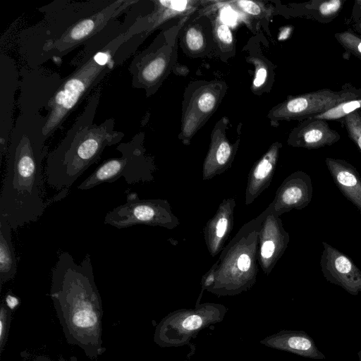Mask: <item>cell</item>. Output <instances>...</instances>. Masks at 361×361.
Instances as JSON below:
<instances>
[{"label": "cell", "mask_w": 361, "mask_h": 361, "mask_svg": "<svg viewBox=\"0 0 361 361\" xmlns=\"http://www.w3.org/2000/svg\"><path fill=\"white\" fill-rule=\"evenodd\" d=\"M12 228L8 221L0 216V287L13 279L17 273V261L12 242Z\"/></svg>", "instance_id": "18"}, {"label": "cell", "mask_w": 361, "mask_h": 361, "mask_svg": "<svg viewBox=\"0 0 361 361\" xmlns=\"http://www.w3.org/2000/svg\"><path fill=\"white\" fill-rule=\"evenodd\" d=\"M190 16L164 31L159 46L142 57L138 64L137 83L147 91H156L176 64L179 32Z\"/></svg>", "instance_id": "9"}, {"label": "cell", "mask_w": 361, "mask_h": 361, "mask_svg": "<svg viewBox=\"0 0 361 361\" xmlns=\"http://www.w3.org/2000/svg\"><path fill=\"white\" fill-rule=\"evenodd\" d=\"M122 136L120 133H109L104 126L78 133L49 154L45 171L47 183L57 190H68L99 159L106 147L116 144Z\"/></svg>", "instance_id": "3"}, {"label": "cell", "mask_w": 361, "mask_h": 361, "mask_svg": "<svg viewBox=\"0 0 361 361\" xmlns=\"http://www.w3.org/2000/svg\"><path fill=\"white\" fill-rule=\"evenodd\" d=\"M228 221L225 216L220 217L216 225V235L218 238H222L226 233Z\"/></svg>", "instance_id": "30"}, {"label": "cell", "mask_w": 361, "mask_h": 361, "mask_svg": "<svg viewBox=\"0 0 361 361\" xmlns=\"http://www.w3.org/2000/svg\"><path fill=\"white\" fill-rule=\"evenodd\" d=\"M357 27H358V29H360V30H361V20H360V23H358L357 24Z\"/></svg>", "instance_id": "34"}, {"label": "cell", "mask_w": 361, "mask_h": 361, "mask_svg": "<svg viewBox=\"0 0 361 361\" xmlns=\"http://www.w3.org/2000/svg\"><path fill=\"white\" fill-rule=\"evenodd\" d=\"M281 147V143L274 142L257 162L252 173L251 183L252 185L258 188L268 180L273 173Z\"/></svg>", "instance_id": "21"}, {"label": "cell", "mask_w": 361, "mask_h": 361, "mask_svg": "<svg viewBox=\"0 0 361 361\" xmlns=\"http://www.w3.org/2000/svg\"><path fill=\"white\" fill-rule=\"evenodd\" d=\"M283 250L285 248L278 247L274 240H265L261 247V256L264 259H269L273 257L276 249Z\"/></svg>", "instance_id": "29"}, {"label": "cell", "mask_w": 361, "mask_h": 361, "mask_svg": "<svg viewBox=\"0 0 361 361\" xmlns=\"http://www.w3.org/2000/svg\"><path fill=\"white\" fill-rule=\"evenodd\" d=\"M313 188L310 176L298 171L284 182L278 196V209L288 212L292 209H301L311 202Z\"/></svg>", "instance_id": "15"}, {"label": "cell", "mask_w": 361, "mask_h": 361, "mask_svg": "<svg viewBox=\"0 0 361 361\" xmlns=\"http://www.w3.org/2000/svg\"><path fill=\"white\" fill-rule=\"evenodd\" d=\"M163 202L154 200H140L137 194L127 192L126 203L106 213L104 224L118 229L135 225H163L166 209Z\"/></svg>", "instance_id": "10"}, {"label": "cell", "mask_w": 361, "mask_h": 361, "mask_svg": "<svg viewBox=\"0 0 361 361\" xmlns=\"http://www.w3.org/2000/svg\"><path fill=\"white\" fill-rule=\"evenodd\" d=\"M357 355H358V357H359L360 361H361V350H360V351L358 352Z\"/></svg>", "instance_id": "35"}, {"label": "cell", "mask_w": 361, "mask_h": 361, "mask_svg": "<svg viewBox=\"0 0 361 361\" xmlns=\"http://www.w3.org/2000/svg\"><path fill=\"white\" fill-rule=\"evenodd\" d=\"M260 343L276 350L314 360L325 359L314 341L304 331L281 330L265 337Z\"/></svg>", "instance_id": "14"}, {"label": "cell", "mask_w": 361, "mask_h": 361, "mask_svg": "<svg viewBox=\"0 0 361 361\" xmlns=\"http://www.w3.org/2000/svg\"><path fill=\"white\" fill-rule=\"evenodd\" d=\"M341 122L344 124L348 137L361 152V111L357 110L350 114Z\"/></svg>", "instance_id": "24"}, {"label": "cell", "mask_w": 361, "mask_h": 361, "mask_svg": "<svg viewBox=\"0 0 361 361\" xmlns=\"http://www.w3.org/2000/svg\"><path fill=\"white\" fill-rule=\"evenodd\" d=\"M320 267L325 279L357 295L361 292V271L345 254L322 242Z\"/></svg>", "instance_id": "11"}, {"label": "cell", "mask_w": 361, "mask_h": 361, "mask_svg": "<svg viewBox=\"0 0 361 361\" xmlns=\"http://www.w3.org/2000/svg\"><path fill=\"white\" fill-rule=\"evenodd\" d=\"M228 86L221 80H196L188 84L182 102L179 139L188 145L192 137L217 110Z\"/></svg>", "instance_id": "7"}, {"label": "cell", "mask_w": 361, "mask_h": 361, "mask_svg": "<svg viewBox=\"0 0 361 361\" xmlns=\"http://www.w3.org/2000/svg\"><path fill=\"white\" fill-rule=\"evenodd\" d=\"M107 12H102L95 17H90L82 20L70 29L63 41L68 43L78 42L92 33L102 23L108 20Z\"/></svg>", "instance_id": "22"}, {"label": "cell", "mask_w": 361, "mask_h": 361, "mask_svg": "<svg viewBox=\"0 0 361 361\" xmlns=\"http://www.w3.org/2000/svg\"><path fill=\"white\" fill-rule=\"evenodd\" d=\"M361 111V99H351L342 102L328 111L310 118L324 121H342L346 116L357 111Z\"/></svg>", "instance_id": "23"}, {"label": "cell", "mask_w": 361, "mask_h": 361, "mask_svg": "<svg viewBox=\"0 0 361 361\" xmlns=\"http://www.w3.org/2000/svg\"><path fill=\"white\" fill-rule=\"evenodd\" d=\"M356 99H361V87L346 83L338 91L326 88L289 96L272 107L268 112L267 118L271 126L277 127L281 121H302L324 113L342 102Z\"/></svg>", "instance_id": "6"}, {"label": "cell", "mask_w": 361, "mask_h": 361, "mask_svg": "<svg viewBox=\"0 0 361 361\" xmlns=\"http://www.w3.org/2000/svg\"><path fill=\"white\" fill-rule=\"evenodd\" d=\"M335 37L347 52L361 59V37L350 30L337 32Z\"/></svg>", "instance_id": "25"}, {"label": "cell", "mask_w": 361, "mask_h": 361, "mask_svg": "<svg viewBox=\"0 0 361 361\" xmlns=\"http://www.w3.org/2000/svg\"><path fill=\"white\" fill-rule=\"evenodd\" d=\"M246 60L253 63L255 68L251 89L253 92L257 94V91L260 90L268 80V63L264 62L262 58L257 56L248 57Z\"/></svg>", "instance_id": "26"}, {"label": "cell", "mask_w": 361, "mask_h": 361, "mask_svg": "<svg viewBox=\"0 0 361 361\" xmlns=\"http://www.w3.org/2000/svg\"><path fill=\"white\" fill-rule=\"evenodd\" d=\"M42 147L24 136L11 146L0 195V216L13 231L37 221L47 207Z\"/></svg>", "instance_id": "2"}, {"label": "cell", "mask_w": 361, "mask_h": 361, "mask_svg": "<svg viewBox=\"0 0 361 361\" xmlns=\"http://www.w3.org/2000/svg\"><path fill=\"white\" fill-rule=\"evenodd\" d=\"M230 6L240 12L244 20L250 27L252 23H261L262 20H268L274 12V9L268 8L261 1L238 0L226 2Z\"/></svg>", "instance_id": "20"}, {"label": "cell", "mask_w": 361, "mask_h": 361, "mask_svg": "<svg viewBox=\"0 0 361 361\" xmlns=\"http://www.w3.org/2000/svg\"><path fill=\"white\" fill-rule=\"evenodd\" d=\"M207 13L212 21L215 51H219L217 54L222 60L224 57L233 56L235 50V43L229 26L224 22L219 10L217 13Z\"/></svg>", "instance_id": "19"}, {"label": "cell", "mask_w": 361, "mask_h": 361, "mask_svg": "<svg viewBox=\"0 0 361 361\" xmlns=\"http://www.w3.org/2000/svg\"><path fill=\"white\" fill-rule=\"evenodd\" d=\"M233 127L227 116L216 122L211 133V142L207 163L222 166L233 157L240 142V138L231 142L229 134Z\"/></svg>", "instance_id": "17"}, {"label": "cell", "mask_w": 361, "mask_h": 361, "mask_svg": "<svg viewBox=\"0 0 361 361\" xmlns=\"http://www.w3.org/2000/svg\"><path fill=\"white\" fill-rule=\"evenodd\" d=\"M340 134L326 121L309 118L302 121L289 133L287 143L295 147L315 149L339 141Z\"/></svg>", "instance_id": "13"}, {"label": "cell", "mask_w": 361, "mask_h": 361, "mask_svg": "<svg viewBox=\"0 0 361 361\" xmlns=\"http://www.w3.org/2000/svg\"><path fill=\"white\" fill-rule=\"evenodd\" d=\"M343 3L341 0L317 1L318 16L324 18H334L341 10Z\"/></svg>", "instance_id": "28"}, {"label": "cell", "mask_w": 361, "mask_h": 361, "mask_svg": "<svg viewBox=\"0 0 361 361\" xmlns=\"http://www.w3.org/2000/svg\"><path fill=\"white\" fill-rule=\"evenodd\" d=\"M118 149L122 154L120 157L106 160L78 188L90 190L102 183L115 182L121 177L130 185L152 178V162L145 155L140 141L122 144Z\"/></svg>", "instance_id": "8"}, {"label": "cell", "mask_w": 361, "mask_h": 361, "mask_svg": "<svg viewBox=\"0 0 361 361\" xmlns=\"http://www.w3.org/2000/svg\"><path fill=\"white\" fill-rule=\"evenodd\" d=\"M32 361H54L49 357L44 355H39L36 357Z\"/></svg>", "instance_id": "32"}, {"label": "cell", "mask_w": 361, "mask_h": 361, "mask_svg": "<svg viewBox=\"0 0 361 361\" xmlns=\"http://www.w3.org/2000/svg\"><path fill=\"white\" fill-rule=\"evenodd\" d=\"M188 20L178 35L185 54L190 57H203L215 51L212 25L207 12L190 22Z\"/></svg>", "instance_id": "12"}, {"label": "cell", "mask_w": 361, "mask_h": 361, "mask_svg": "<svg viewBox=\"0 0 361 361\" xmlns=\"http://www.w3.org/2000/svg\"><path fill=\"white\" fill-rule=\"evenodd\" d=\"M111 49L97 52L73 74L58 90L51 102L50 115L44 128L47 135L57 128L85 92L105 74L111 62Z\"/></svg>", "instance_id": "5"}, {"label": "cell", "mask_w": 361, "mask_h": 361, "mask_svg": "<svg viewBox=\"0 0 361 361\" xmlns=\"http://www.w3.org/2000/svg\"><path fill=\"white\" fill-rule=\"evenodd\" d=\"M237 266L240 271H247L251 266V259L247 254H242L238 259Z\"/></svg>", "instance_id": "31"}, {"label": "cell", "mask_w": 361, "mask_h": 361, "mask_svg": "<svg viewBox=\"0 0 361 361\" xmlns=\"http://www.w3.org/2000/svg\"><path fill=\"white\" fill-rule=\"evenodd\" d=\"M12 312L11 308L4 301L0 307V355L7 343L9 329L11 327Z\"/></svg>", "instance_id": "27"}, {"label": "cell", "mask_w": 361, "mask_h": 361, "mask_svg": "<svg viewBox=\"0 0 361 361\" xmlns=\"http://www.w3.org/2000/svg\"><path fill=\"white\" fill-rule=\"evenodd\" d=\"M326 167L342 194L361 212V177L345 160L326 157Z\"/></svg>", "instance_id": "16"}, {"label": "cell", "mask_w": 361, "mask_h": 361, "mask_svg": "<svg viewBox=\"0 0 361 361\" xmlns=\"http://www.w3.org/2000/svg\"><path fill=\"white\" fill-rule=\"evenodd\" d=\"M226 312L223 305L209 302L171 312L157 325L154 341L161 348L188 345L200 331L222 322Z\"/></svg>", "instance_id": "4"}, {"label": "cell", "mask_w": 361, "mask_h": 361, "mask_svg": "<svg viewBox=\"0 0 361 361\" xmlns=\"http://www.w3.org/2000/svg\"><path fill=\"white\" fill-rule=\"evenodd\" d=\"M356 4L358 5L361 8V0H357L355 1Z\"/></svg>", "instance_id": "33"}, {"label": "cell", "mask_w": 361, "mask_h": 361, "mask_svg": "<svg viewBox=\"0 0 361 361\" xmlns=\"http://www.w3.org/2000/svg\"><path fill=\"white\" fill-rule=\"evenodd\" d=\"M50 296L67 343L96 359L106 350L102 340L103 307L90 254L75 262L61 252L52 269Z\"/></svg>", "instance_id": "1"}]
</instances>
